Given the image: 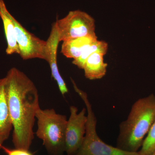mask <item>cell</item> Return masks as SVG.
Returning a JSON list of instances; mask_svg holds the SVG:
<instances>
[{"label": "cell", "mask_w": 155, "mask_h": 155, "mask_svg": "<svg viewBox=\"0 0 155 155\" xmlns=\"http://www.w3.org/2000/svg\"><path fill=\"white\" fill-rule=\"evenodd\" d=\"M36 135L42 140L50 155H63L65 152L67 116L57 114L54 109H39L36 114Z\"/></svg>", "instance_id": "3957f363"}, {"label": "cell", "mask_w": 155, "mask_h": 155, "mask_svg": "<svg viewBox=\"0 0 155 155\" xmlns=\"http://www.w3.org/2000/svg\"><path fill=\"white\" fill-rule=\"evenodd\" d=\"M70 115L67 120L65 133V152L67 155H75L83 142L87 117L86 108L78 113L77 107L70 106Z\"/></svg>", "instance_id": "52a82bcc"}, {"label": "cell", "mask_w": 155, "mask_h": 155, "mask_svg": "<svg viewBox=\"0 0 155 155\" xmlns=\"http://www.w3.org/2000/svg\"><path fill=\"white\" fill-rule=\"evenodd\" d=\"M11 17L15 28L19 55L23 60L39 58L48 61L47 42L26 30L12 15Z\"/></svg>", "instance_id": "8992f818"}, {"label": "cell", "mask_w": 155, "mask_h": 155, "mask_svg": "<svg viewBox=\"0 0 155 155\" xmlns=\"http://www.w3.org/2000/svg\"><path fill=\"white\" fill-rule=\"evenodd\" d=\"M155 152V119L141 147L138 151L140 155H152Z\"/></svg>", "instance_id": "5bb4252c"}, {"label": "cell", "mask_w": 155, "mask_h": 155, "mask_svg": "<svg viewBox=\"0 0 155 155\" xmlns=\"http://www.w3.org/2000/svg\"><path fill=\"white\" fill-rule=\"evenodd\" d=\"M60 42L95 35L94 19L80 10L71 11L64 18L54 22Z\"/></svg>", "instance_id": "5b68a950"}, {"label": "cell", "mask_w": 155, "mask_h": 155, "mask_svg": "<svg viewBox=\"0 0 155 155\" xmlns=\"http://www.w3.org/2000/svg\"><path fill=\"white\" fill-rule=\"evenodd\" d=\"M97 40L96 35L70 39L63 41L61 52L67 58L77 59L89 46Z\"/></svg>", "instance_id": "30bf717a"}, {"label": "cell", "mask_w": 155, "mask_h": 155, "mask_svg": "<svg viewBox=\"0 0 155 155\" xmlns=\"http://www.w3.org/2000/svg\"><path fill=\"white\" fill-rule=\"evenodd\" d=\"M108 45L107 43L104 41L97 40L96 41L86 49L81 55L77 59L73 60L72 64L77 66L80 69H83L87 59L95 52H101L104 54L107 52Z\"/></svg>", "instance_id": "4fadbf2b"}, {"label": "cell", "mask_w": 155, "mask_h": 155, "mask_svg": "<svg viewBox=\"0 0 155 155\" xmlns=\"http://www.w3.org/2000/svg\"><path fill=\"white\" fill-rule=\"evenodd\" d=\"M46 42L48 54L47 62L51 68L52 76L57 82L61 94L64 96L68 92V89L60 74L57 64V51L60 41L54 23L52 24L51 33Z\"/></svg>", "instance_id": "ba28073f"}, {"label": "cell", "mask_w": 155, "mask_h": 155, "mask_svg": "<svg viewBox=\"0 0 155 155\" xmlns=\"http://www.w3.org/2000/svg\"><path fill=\"white\" fill-rule=\"evenodd\" d=\"M72 82L75 91L85 104L87 114L85 135L81 146L75 155H140L138 151H125L107 144L101 139L97 132V118L87 94L78 88L74 81Z\"/></svg>", "instance_id": "277c9868"}, {"label": "cell", "mask_w": 155, "mask_h": 155, "mask_svg": "<svg viewBox=\"0 0 155 155\" xmlns=\"http://www.w3.org/2000/svg\"><path fill=\"white\" fill-rule=\"evenodd\" d=\"M152 155H155V152H154L152 154Z\"/></svg>", "instance_id": "2e32d148"}, {"label": "cell", "mask_w": 155, "mask_h": 155, "mask_svg": "<svg viewBox=\"0 0 155 155\" xmlns=\"http://www.w3.org/2000/svg\"><path fill=\"white\" fill-rule=\"evenodd\" d=\"M15 148L28 150L34 138L33 127L40 109L38 91L24 72L13 67L5 77Z\"/></svg>", "instance_id": "6da1fadb"}, {"label": "cell", "mask_w": 155, "mask_h": 155, "mask_svg": "<svg viewBox=\"0 0 155 155\" xmlns=\"http://www.w3.org/2000/svg\"><path fill=\"white\" fill-rule=\"evenodd\" d=\"M2 149L8 155H33L28 150L15 148L14 149L8 148L3 146Z\"/></svg>", "instance_id": "9a60e30c"}, {"label": "cell", "mask_w": 155, "mask_h": 155, "mask_svg": "<svg viewBox=\"0 0 155 155\" xmlns=\"http://www.w3.org/2000/svg\"><path fill=\"white\" fill-rule=\"evenodd\" d=\"M13 125L9 113L5 77L0 78V150L8 139Z\"/></svg>", "instance_id": "9c48e42d"}, {"label": "cell", "mask_w": 155, "mask_h": 155, "mask_svg": "<svg viewBox=\"0 0 155 155\" xmlns=\"http://www.w3.org/2000/svg\"><path fill=\"white\" fill-rule=\"evenodd\" d=\"M104 55L103 53L97 52L87 58L83 69L87 78L91 80L100 79L105 75L107 64L104 62Z\"/></svg>", "instance_id": "7c38bea8"}, {"label": "cell", "mask_w": 155, "mask_h": 155, "mask_svg": "<svg viewBox=\"0 0 155 155\" xmlns=\"http://www.w3.org/2000/svg\"><path fill=\"white\" fill-rule=\"evenodd\" d=\"M155 119V96L152 94L136 101L127 118L119 125L116 147L137 152Z\"/></svg>", "instance_id": "7a4b0ae2"}, {"label": "cell", "mask_w": 155, "mask_h": 155, "mask_svg": "<svg viewBox=\"0 0 155 155\" xmlns=\"http://www.w3.org/2000/svg\"><path fill=\"white\" fill-rule=\"evenodd\" d=\"M11 15V13L8 11L4 1L0 0V17L4 25L7 42L6 54L8 55L14 54H19V47L16 40L14 25Z\"/></svg>", "instance_id": "8fae6325"}]
</instances>
